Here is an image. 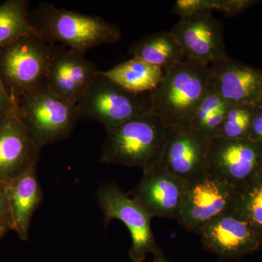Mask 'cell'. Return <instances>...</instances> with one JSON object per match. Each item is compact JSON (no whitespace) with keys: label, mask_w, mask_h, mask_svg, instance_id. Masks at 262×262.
I'll list each match as a JSON object with an SVG mask.
<instances>
[{"label":"cell","mask_w":262,"mask_h":262,"mask_svg":"<svg viewBox=\"0 0 262 262\" xmlns=\"http://www.w3.org/2000/svg\"><path fill=\"white\" fill-rule=\"evenodd\" d=\"M13 230L22 241H28L31 221L42 203L43 192L37 174V165L8 184Z\"/></svg>","instance_id":"17"},{"label":"cell","mask_w":262,"mask_h":262,"mask_svg":"<svg viewBox=\"0 0 262 262\" xmlns=\"http://www.w3.org/2000/svg\"><path fill=\"white\" fill-rule=\"evenodd\" d=\"M203 247L222 261L239 260L262 249V235L233 211L207 223L198 231Z\"/></svg>","instance_id":"9"},{"label":"cell","mask_w":262,"mask_h":262,"mask_svg":"<svg viewBox=\"0 0 262 262\" xmlns=\"http://www.w3.org/2000/svg\"><path fill=\"white\" fill-rule=\"evenodd\" d=\"M30 13L27 0H8L0 5V50L35 31L29 19Z\"/></svg>","instance_id":"20"},{"label":"cell","mask_w":262,"mask_h":262,"mask_svg":"<svg viewBox=\"0 0 262 262\" xmlns=\"http://www.w3.org/2000/svg\"><path fill=\"white\" fill-rule=\"evenodd\" d=\"M8 231H9V229L6 228L4 225L0 223V241L5 237V234H6Z\"/></svg>","instance_id":"30"},{"label":"cell","mask_w":262,"mask_h":262,"mask_svg":"<svg viewBox=\"0 0 262 262\" xmlns=\"http://www.w3.org/2000/svg\"><path fill=\"white\" fill-rule=\"evenodd\" d=\"M0 223L9 231L13 230V221L10 208L8 184L0 181Z\"/></svg>","instance_id":"26"},{"label":"cell","mask_w":262,"mask_h":262,"mask_svg":"<svg viewBox=\"0 0 262 262\" xmlns=\"http://www.w3.org/2000/svg\"><path fill=\"white\" fill-rule=\"evenodd\" d=\"M168 132V127L154 113L132 119L107 131L100 161L143 171L159 165Z\"/></svg>","instance_id":"3"},{"label":"cell","mask_w":262,"mask_h":262,"mask_svg":"<svg viewBox=\"0 0 262 262\" xmlns=\"http://www.w3.org/2000/svg\"><path fill=\"white\" fill-rule=\"evenodd\" d=\"M13 101L39 150L68 138L80 120L77 104L58 97L45 84L20 95Z\"/></svg>","instance_id":"4"},{"label":"cell","mask_w":262,"mask_h":262,"mask_svg":"<svg viewBox=\"0 0 262 262\" xmlns=\"http://www.w3.org/2000/svg\"><path fill=\"white\" fill-rule=\"evenodd\" d=\"M211 140L190 127H168L160 165L186 183L208 173Z\"/></svg>","instance_id":"11"},{"label":"cell","mask_w":262,"mask_h":262,"mask_svg":"<svg viewBox=\"0 0 262 262\" xmlns=\"http://www.w3.org/2000/svg\"><path fill=\"white\" fill-rule=\"evenodd\" d=\"M31 24L50 42L84 55L91 48L115 44L122 32L116 24L98 15L84 14L41 3L31 10Z\"/></svg>","instance_id":"1"},{"label":"cell","mask_w":262,"mask_h":262,"mask_svg":"<svg viewBox=\"0 0 262 262\" xmlns=\"http://www.w3.org/2000/svg\"><path fill=\"white\" fill-rule=\"evenodd\" d=\"M218 0H177L174 3L173 13L181 18L204 10H217Z\"/></svg>","instance_id":"24"},{"label":"cell","mask_w":262,"mask_h":262,"mask_svg":"<svg viewBox=\"0 0 262 262\" xmlns=\"http://www.w3.org/2000/svg\"><path fill=\"white\" fill-rule=\"evenodd\" d=\"M99 73L123 89L136 93L151 92L163 80L165 72L161 67L133 57Z\"/></svg>","instance_id":"18"},{"label":"cell","mask_w":262,"mask_h":262,"mask_svg":"<svg viewBox=\"0 0 262 262\" xmlns=\"http://www.w3.org/2000/svg\"><path fill=\"white\" fill-rule=\"evenodd\" d=\"M77 106L80 119L97 122L106 131L152 113L151 92H130L101 75L99 71Z\"/></svg>","instance_id":"6"},{"label":"cell","mask_w":262,"mask_h":262,"mask_svg":"<svg viewBox=\"0 0 262 262\" xmlns=\"http://www.w3.org/2000/svg\"><path fill=\"white\" fill-rule=\"evenodd\" d=\"M261 171V144L248 139H212L208 173L238 189Z\"/></svg>","instance_id":"10"},{"label":"cell","mask_w":262,"mask_h":262,"mask_svg":"<svg viewBox=\"0 0 262 262\" xmlns=\"http://www.w3.org/2000/svg\"><path fill=\"white\" fill-rule=\"evenodd\" d=\"M257 104L258 105V106H261V107H262V96L261 99L259 100V101H258Z\"/></svg>","instance_id":"31"},{"label":"cell","mask_w":262,"mask_h":262,"mask_svg":"<svg viewBox=\"0 0 262 262\" xmlns=\"http://www.w3.org/2000/svg\"><path fill=\"white\" fill-rule=\"evenodd\" d=\"M256 105H230L216 138L230 140L248 139Z\"/></svg>","instance_id":"23"},{"label":"cell","mask_w":262,"mask_h":262,"mask_svg":"<svg viewBox=\"0 0 262 262\" xmlns=\"http://www.w3.org/2000/svg\"><path fill=\"white\" fill-rule=\"evenodd\" d=\"M153 262H170L165 257V255L163 254V251H160V253H156L154 255V259Z\"/></svg>","instance_id":"29"},{"label":"cell","mask_w":262,"mask_h":262,"mask_svg":"<svg viewBox=\"0 0 262 262\" xmlns=\"http://www.w3.org/2000/svg\"><path fill=\"white\" fill-rule=\"evenodd\" d=\"M170 32L182 46L186 58L210 65L228 56L223 24L213 16L212 10L181 18Z\"/></svg>","instance_id":"13"},{"label":"cell","mask_w":262,"mask_h":262,"mask_svg":"<svg viewBox=\"0 0 262 262\" xmlns=\"http://www.w3.org/2000/svg\"><path fill=\"white\" fill-rule=\"evenodd\" d=\"M233 211L248 221L262 235V171L237 189Z\"/></svg>","instance_id":"22"},{"label":"cell","mask_w":262,"mask_h":262,"mask_svg":"<svg viewBox=\"0 0 262 262\" xmlns=\"http://www.w3.org/2000/svg\"><path fill=\"white\" fill-rule=\"evenodd\" d=\"M187 184L160 165L143 171V177L130 196L152 218L177 220Z\"/></svg>","instance_id":"14"},{"label":"cell","mask_w":262,"mask_h":262,"mask_svg":"<svg viewBox=\"0 0 262 262\" xmlns=\"http://www.w3.org/2000/svg\"><path fill=\"white\" fill-rule=\"evenodd\" d=\"M98 73L96 65L84 55L55 45L44 84L58 97L77 105Z\"/></svg>","instance_id":"12"},{"label":"cell","mask_w":262,"mask_h":262,"mask_svg":"<svg viewBox=\"0 0 262 262\" xmlns=\"http://www.w3.org/2000/svg\"><path fill=\"white\" fill-rule=\"evenodd\" d=\"M15 108L14 101L8 94L0 77V119Z\"/></svg>","instance_id":"28"},{"label":"cell","mask_w":262,"mask_h":262,"mask_svg":"<svg viewBox=\"0 0 262 262\" xmlns=\"http://www.w3.org/2000/svg\"><path fill=\"white\" fill-rule=\"evenodd\" d=\"M41 150L15 108L0 119V181L9 184L37 165Z\"/></svg>","instance_id":"15"},{"label":"cell","mask_w":262,"mask_h":262,"mask_svg":"<svg viewBox=\"0 0 262 262\" xmlns=\"http://www.w3.org/2000/svg\"><path fill=\"white\" fill-rule=\"evenodd\" d=\"M230 106L212 86L196 108L190 127L210 140L216 138Z\"/></svg>","instance_id":"21"},{"label":"cell","mask_w":262,"mask_h":262,"mask_svg":"<svg viewBox=\"0 0 262 262\" xmlns=\"http://www.w3.org/2000/svg\"><path fill=\"white\" fill-rule=\"evenodd\" d=\"M248 139L262 145V107L258 104L255 106Z\"/></svg>","instance_id":"27"},{"label":"cell","mask_w":262,"mask_h":262,"mask_svg":"<svg viewBox=\"0 0 262 262\" xmlns=\"http://www.w3.org/2000/svg\"><path fill=\"white\" fill-rule=\"evenodd\" d=\"M211 85L229 104H257L262 70L226 57L210 64Z\"/></svg>","instance_id":"16"},{"label":"cell","mask_w":262,"mask_h":262,"mask_svg":"<svg viewBox=\"0 0 262 262\" xmlns=\"http://www.w3.org/2000/svg\"><path fill=\"white\" fill-rule=\"evenodd\" d=\"M261 3L256 0H219L218 10L227 16L235 17L248 8Z\"/></svg>","instance_id":"25"},{"label":"cell","mask_w":262,"mask_h":262,"mask_svg":"<svg viewBox=\"0 0 262 262\" xmlns=\"http://www.w3.org/2000/svg\"><path fill=\"white\" fill-rule=\"evenodd\" d=\"M133 57L161 67L167 72L185 58L184 51L170 32H159L148 34L136 41L129 48Z\"/></svg>","instance_id":"19"},{"label":"cell","mask_w":262,"mask_h":262,"mask_svg":"<svg viewBox=\"0 0 262 262\" xmlns=\"http://www.w3.org/2000/svg\"><path fill=\"white\" fill-rule=\"evenodd\" d=\"M211 78L208 63L184 58L165 72L151 91L152 113L169 128L189 127L211 86Z\"/></svg>","instance_id":"2"},{"label":"cell","mask_w":262,"mask_h":262,"mask_svg":"<svg viewBox=\"0 0 262 262\" xmlns=\"http://www.w3.org/2000/svg\"><path fill=\"white\" fill-rule=\"evenodd\" d=\"M237 188L208 173L187 183L177 222L198 233L216 217L233 211Z\"/></svg>","instance_id":"8"},{"label":"cell","mask_w":262,"mask_h":262,"mask_svg":"<svg viewBox=\"0 0 262 262\" xmlns=\"http://www.w3.org/2000/svg\"><path fill=\"white\" fill-rule=\"evenodd\" d=\"M54 46L34 31L0 50V77L13 100L44 84Z\"/></svg>","instance_id":"5"},{"label":"cell","mask_w":262,"mask_h":262,"mask_svg":"<svg viewBox=\"0 0 262 262\" xmlns=\"http://www.w3.org/2000/svg\"><path fill=\"white\" fill-rule=\"evenodd\" d=\"M97 202L102 210L104 225L120 220L130 232L132 245L128 251L134 262H143L146 256L162 251L151 229V216L132 198L114 184L103 185L98 190Z\"/></svg>","instance_id":"7"}]
</instances>
